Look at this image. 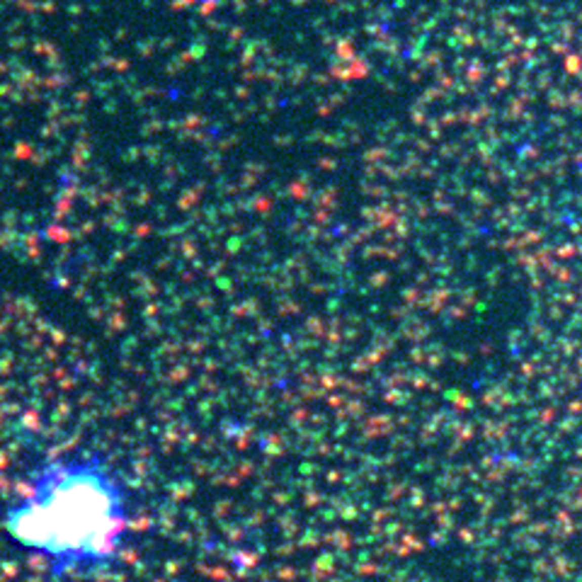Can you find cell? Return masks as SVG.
<instances>
[{
	"label": "cell",
	"mask_w": 582,
	"mask_h": 582,
	"mask_svg": "<svg viewBox=\"0 0 582 582\" xmlns=\"http://www.w3.org/2000/svg\"><path fill=\"white\" fill-rule=\"evenodd\" d=\"M24 546L61 563L93 560L112 546L116 531L114 492L95 468L70 466L49 471L34 483L32 497L10 514Z\"/></svg>",
	"instance_id": "cell-1"
}]
</instances>
